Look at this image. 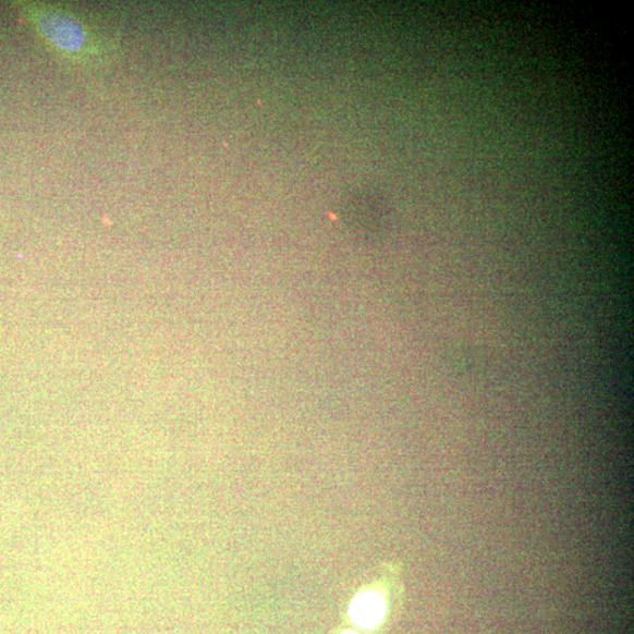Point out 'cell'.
I'll return each mask as SVG.
<instances>
[{"instance_id": "cell-1", "label": "cell", "mask_w": 634, "mask_h": 634, "mask_svg": "<svg viewBox=\"0 0 634 634\" xmlns=\"http://www.w3.org/2000/svg\"><path fill=\"white\" fill-rule=\"evenodd\" d=\"M17 7L25 21L54 50L78 59L102 52L101 38L74 14L39 3L21 2Z\"/></svg>"}, {"instance_id": "cell-2", "label": "cell", "mask_w": 634, "mask_h": 634, "mask_svg": "<svg viewBox=\"0 0 634 634\" xmlns=\"http://www.w3.org/2000/svg\"><path fill=\"white\" fill-rule=\"evenodd\" d=\"M386 613L383 599L376 594L358 595L352 602L350 614L359 627L371 629L380 624Z\"/></svg>"}]
</instances>
